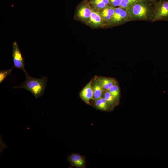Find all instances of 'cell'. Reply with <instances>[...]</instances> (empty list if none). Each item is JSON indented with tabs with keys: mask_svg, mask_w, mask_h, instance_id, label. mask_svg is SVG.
<instances>
[{
	"mask_svg": "<svg viewBox=\"0 0 168 168\" xmlns=\"http://www.w3.org/2000/svg\"><path fill=\"white\" fill-rule=\"evenodd\" d=\"M14 68V67L10 69L6 70H1L0 71V83L2 82L7 77L11 74L12 70Z\"/></svg>",
	"mask_w": 168,
	"mask_h": 168,
	"instance_id": "obj_18",
	"label": "cell"
},
{
	"mask_svg": "<svg viewBox=\"0 0 168 168\" xmlns=\"http://www.w3.org/2000/svg\"><path fill=\"white\" fill-rule=\"evenodd\" d=\"M162 0H159V1H162Z\"/></svg>",
	"mask_w": 168,
	"mask_h": 168,
	"instance_id": "obj_21",
	"label": "cell"
},
{
	"mask_svg": "<svg viewBox=\"0 0 168 168\" xmlns=\"http://www.w3.org/2000/svg\"><path fill=\"white\" fill-rule=\"evenodd\" d=\"M90 2L94 9L98 11L110 6L109 0H90Z\"/></svg>",
	"mask_w": 168,
	"mask_h": 168,
	"instance_id": "obj_14",
	"label": "cell"
},
{
	"mask_svg": "<svg viewBox=\"0 0 168 168\" xmlns=\"http://www.w3.org/2000/svg\"><path fill=\"white\" fill-rule=\"evenodd\" d=\"M105 90H108L112 86L117 83L114 79L101 76H97Z\"/></svg>",
	"mask_w": 168,
	"mask_h": 168,
	"instance_id": "obj_13",
	"label": "cell"
},
{
	"mask_svg": "<svg viewBox=\"0 0 168 168\" xmlns=\"http://www.w3.org/2000/svg\"><path fill=\"white\" fill-rule=\"evenodd\" d=\"M12 56L14 67L23 70H24V59L16 41H14L13 44Z\"/></svg>",
	"mask_w": 168,
	"mask_h": 168,
	"instance_id": "obj_5",
	"label": "cell"
},
{
	"mask_svg": "<svg viewBox=\"0 0 168 168\" xmlns=\"http://www.w3.org/2000/svg\"><path fill=\"white\" fill-rule=\"evenodd\" d=\"M147 1L151 3L153 5L156 4L158 1L157 0H147Z\"/></svg>",
	"mask_w": 168,
	"mask_h": 168,
	"instance_id": "obj_20",
	"label": "cell"
},
{
	"mask_svg": "<svg viewBox=\"0 0 168 168\" xmlns=\"http://www.w3.org/2000/svg\"><path fill=\"white\" fill-rule=\"evenodd\" d=\"M126 9L131 21L138 20L151 21L153 6L147 0H139Z\"/></svg>",
	"mask_w": 168,
	"mask_h": 168,
	"instance_id": "obj_1",
	"label": "cell"
},
{
	"mask_svg": "<svg viewBox=\"0 0 168 168\" xmlns=\"http://www.w3.org/2000/svg\"><path fill=\"white\" fill-rule=\"evenodd\" d=\"M107 91L112 96L117 105H118L120 98V91L118 84L113 85Z\"/></svg>",
	"mask_w": 168,
	"mask_h": 168,
	"instance_id": "obj_15",
	"label": "cell"
},
{
	"mask_svg": "<svg viewBox=\"0 0 168 168\" xmlns=\"http://www.w3.org/2000/svg\"><path fill=\"white\" fill-rule=\"evenodd\" d=\"M92 9L87 4L81 5L78 7L76 16L79 20L87 23L91 15Z\"/></svg>",
	"mask_w": 168,
	"mask_h": 168,
	"instance_id": "obj_6",
	"label": "cell"
},
{
	"mask_svg": "<svg viewBox=\"0 0 168 168\" xmlns=\"http://www.w3.org/2000/svg\"><path fill=\"white\" fill-rule=\"evenodd\" d=\"M110 6L115 8L119 7L122 0H109Z\"/></svg>",
	"mask_w": 168,
	"mask_h": 168,
	"instance_id": "obj_19",
	"label": "cell"
},
{
	"mask_svg": "<svg viewBox=\"0 0 168 168\" xmlns=\"http://www.w3.org/2000/svg\"><path fill=\"white\" fill-rule=\"evenodd\" d=\"M91 27L96 28L104 25L102 18L98 10L92 9L89 20L86 23Z\"/></svg>",
	"mask_w": 168,
	"mask_h": 168,
	"instance_id": "obj_10",
	"label": "cell"
},
{
	"mask_svg": "<svg viewBox=\"0 0 168 168\" xmlns=\"http://www.w3.org/2000/svg\"><path fill=\"white\" fill-rule=\"evenodd\" d=\"M67 159L70 164L73 166L79 168H86V160L83 156L72 153L68 156Z\"/></svg>",
	"mask_w": 168,
	"mask_h": 168,
	"instance_id": "obj_7",
	"label": "cell"
},
{
	"mask_svg": "<svg viewBox=\"0 0 168 168\" xmlns=\"http://www.w3.org/2000/svg\"><path fill=\"white\" fill-rule=\"evenodd\" d=\"M91 80L81 91L80 96L82 100L86 103L90 104V100L93 99V91L91 86Z\"/></svg>",
	"mask_w": 168,
	"mask_h": 168,
	"instance_id": "obj_9",
	"label": "cell"
},
{
	"mask_svg": "<svg viewBox=\"0 0 168 168\" xmlns=\"http://www.w3.org/2000/svg\"><path fill=\"white\" fill-rule=\"evenodd\" d=\"M129 21L130 18L127 9L118 7L115 8L114 13L107 26H118Z\"/></svg>",
	"mask_w": 168,
	"mask_h": 168,
	"instance_id": "obj_4",
	"label": "cell"
},
{
	"mask_svg": "<svg viewBox=\"0 0 168 168\" xmlns=\"http://www.w3.org/2000/svg\"><path fill=\"white\" fill-rule=\"evenodd\" d=\"M94 105L96 108L102 111H109L112 109L110 104L104 97L94 100Z\"/></svg>",
	"mask_w": 168,
	"mask_h": 168,
	"instance_id": "obj_12",
	"label": "cell"
},
{
	"mask_svg": "<svg viewBox=\"0 0 168 168\" xmlns=\"http://www.w3.org/2000/svg\"><path fill=\"white\" fill-rule=\"evenodd\" d=\"M153 6V12L151 22L168 20V0L159 1Z\"/></svg>",
	"mask_w": 168,
	"mask_h": 168,
	"instance_id": "obj_3",
	"label": "cell"
},
{
	"mask_svg": "<svg viewBox=\"0 0 168 168\" xmlns=\"http://www.w3.org/2000/svg\"><path fill=\"white\" fill-rule=\"evenodd\" d=\"M103 97L109 103L112 109H113L117 105L114 98L111 94L107 91H104Z\"/></svg>",
	"mask_w": 168,
	"mask_h": 168,
	"instance_id": "obj_16",
	"label": "cell"
},
{
	"mask_svg": "<svg viewBox=\"0 0 168 168\" xmlns=\"http://www.w3.org/2000/svg\"><path fill=\"white\" fill-rule=\"evenodd\" d=\"M115 11V8L110 6L98 11L102 18L104 25L107 26L112 17Z\"/></svg>",
	"mask_w": 168,
	"mask_h": 168,
	"instance_id": "obj_11",
	"label": "cell"
},
{
	"mask_svg": "<svg viewBox=\"0 0 168 168\" xmlns=\"http://www.w3.org/2000/svg\"><path fill=\"white\" fill-rule=\"evenodd\" d=\"M91 86L93 91L94 100H96L103 97L105 90L96 76L92 80Z\"/></svg>",
	"mask_w": 168,
	"mask_h": 168,
	"instance_id": "obj_8",
	"label": "cell"
},
{
	"mask_svg": "<svg viewBox=\"0 0 168 168\" xmlns=\"http://www.w3.org/2000/svg\"><path fill=\"white\" fill-rule=\"evenodd\" d=\"M139 0H122L119 7L127 9Z\"/></svg>",
	"mask_w": 168,
	"mask_h": 168,
	"instance_id": "obj_17",
	"label": "cell"
},
{
	"mask_svg": "<svg viewBox=\"0 0 168 168\" xmlns=\"http://www.w3.org/2000/svg\"><path fill=\"white\" fill-rule=\"evenodd\" d=\"M23 71L26 77L25 82L14 88H23L29 91L36 98L41 97L46 87L48 78L43 76L39 79L35 78L30 76L25 69Z\"/></svg>",
	"mask_w": 168,
	"mask_h": 168,
	"instance_id": "obj_2",
	"label": "cell"
}]
</instances>
